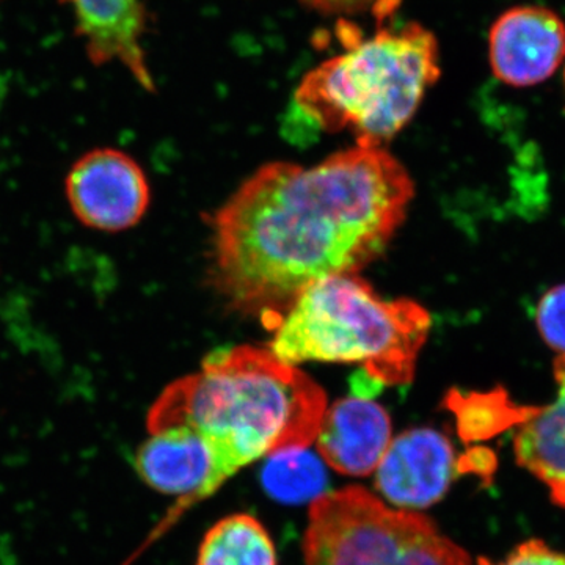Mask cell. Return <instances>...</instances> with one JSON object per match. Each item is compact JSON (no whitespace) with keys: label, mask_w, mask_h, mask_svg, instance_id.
<instances>
[{"label":"cell","mask_w":565,"mask_h":565,"mask_svg":"<svg viewBox=\"0 0 565 565\" xmlns=\"http://www.w3.org/2000/svg\"><path fill=\"white\" fill-rule=\"evenodd\" d=\"M415 184L382 147L356 145L318 166L273 162L215 212L214 281L269 323L313 282L373 263L403 225Z\"/></svg>","instance_id":"6da1fadb"},{"label":"cell","mask_w":565,"mask_h":565,"mask_svg":"<svg viewBox=\"0 0 565 565\" xmlns=\"http://www.w3.org/2000/svg\"><path fill=\"white\" fill-rule=\"evenodd\" d=\"M327 396L313 379L253 345L217 349L199 373L167 386L148 412V433L181 427L211 459L207 498L248 465L315 444Z\"/></svg>","instance_id":"7a4b0ae2"},{"label":"cell","mask_w":565,"mask_h":565,"mask_svg":"<svg viewBox=\"0 0 565 565\" xmlns=\"http://www.w3.org/2000/svg\"><path fill=\"white\" fill-rule=\"evenodd\" d=\"M345 51L303 77L294 103L326 132L349 129L356 145L382 147L414 118L440 79V46L418 22L382 29L370 39L343 33Z\"/></svg>","instance_id":"3957f363"},{"label":"cell","mask_w":565,"mask_h":565,"mask_svg":"<svg viewBox=\"0 0 565 565\" xmlns=\"http://www.w3.org/2000/svg\"><path fill=\"white\" fill-rule=\"evenodd\" d=\"M430 316L414 300H385L353 275L308 286L275 321L270 352L281 362L362 364L382 385H405L415 375Z\"/></svg>","instance_id":"277c9868"},{"label":"cell","mask_w":565,"mask_h":565,"mask_svg":"<svg viewBox=\"0 0 565 565\" xmlns=\"http://www.w3.org/2000/svg\"><path fill=\"white\" fill-rule=\"evenodd\" d=\"M302 553L305 565H473L429 516L393 508L360 486L311 501Z\"/></svg>","instance_id":"5b68a950"},{"label":"cell","mask_w":565,"mask_h":565,"mask_svg":"<svg viewBox=\"0 0 565 565\" xmlns=\"http://www.w3.org/2000/svg\"><path fill=\"white\" fill-rule=\"evenodd\" d=\"M65 195L82 225L104 233L136 226L151 200L150 184L139 163L115 148L81 156L66 174Z\"/></svg>","instance_id":"8992f818"},{"label":"cell","mask_w":565,"mask_h":565,"mask_svg":"<svg viewBox=\"0 0 565 565\" xmlns=\"http://www.w3.org/2000/svg\"><path fill=\"white\" fill-rule=\"evenodd\" d=\"M459 470L446 435L415 427L393 438L375 470V489L393 508L419 512L444 500Z\"/></svg>","instance_id":"52a82bcc"},{"label":"cell","mask_w":565,"mask_h":565,"mask_svg":"<svg viewBox=\"0 0 565 565\" xmlns=\"http://www.w3.org/2000/svg\"><path fill=\"white\" fill-rule=\"evenodd\" d=\"M489 58L494 77L511 87L542 84L565 61V22L542 6L504 11L489 33Z\"/></svg>","instance_id":"ba28073f"},{"label":"cell","mask_w":565,"mask_h":565,"mask_svg":"<svg viewBox=\"0 0 565 565\" xmlns=\"http://www.w3.org/2000/svg\"><path fill=\"white\" fill-rule=\"evenodd\" d=\"M392 441L388 412L355 394L327 407L315 444L322 462L337 473L367 478L375 473Z\"/></svg>","instance_id":"9c48e42d"},{"label":"cell","mask_w":565,"mask_h":565,"mask_svg":"<svg viewBox=\"0 0 565 565\" xmlns=\"http://www.w3.org/2000/svg\"><path fill=\"white\" fill-rule=\"evenodd\" d=\"M73 9L76 33L93 65L118 62L145 90H154L141 39L147 11L141 0H61Z\"/></svg>","instance_id":"30bf717a"},{"label":"cell","mask_w":565,"mask_h":565,"mask_svg":"<svg viewBox=\"0 0 565 565\" xmlns=\"http://www.w3.org/2000/svg\"><path fill=\"white\" fill-rule=\"evenodd\" d=\"M136 470L156 492L178 498L172 516L207 498L211 459L191 430L170 427L150 433L137 449Z\"/></svg>","instance_id":"8fae6325"},{"label":"cell","mask_w":565,"mask_h":565,"mask_svg":"<svg viewBox=\"0 0 565 565\" xmlns=\"http://www.w3.org/2000/svg\"><path fill=\"white\" fill-rule=\"evenodd\" d=\"M556 399L534 407L514 435L515 460L548 489L553 503L565 509V353L555 360Z\"/></svg>","instance_id":"7c38bea8"},{"label":"cell","mask_w":565,"mask_h":565,"mask_svg":"<svg viewBox=\"0 0 565 565\" xmlns=\"http://www.w3.org/2000/svg\"><path fill=\"white\" fill-rule=\"evenodd\" d=\"M196 565H278L277 548L256 516L233 514L204 534Z\"/></svg>","instance_id":"4fadbf2b"},{"label":"cell","mask_w":565,"mask_h":565,"mask_svg":"<svg viewBox=\"0 0 565 565\" xmlns=\"http://www.w3.org/2000/svg\"><path fill=\"white\" fill-rule=\"evenodd\" d=\"M449 408L456 414L457 427L465 441L489 440L494 435L525 423L534 412L531 405H519L509 399L504 390L492 393H451Z\"/></svg>","instance_id":"5bb4252c"},{"label":"cell","mask_w":565,"mask_h":565,"mask_svg":"<svg viewBox=\"0 0 565 565\" xmlns=\"http://www.w3.org/2000/svg\"><path fill=\"white\" fill-rule=\"evenodd\" d=\"M263 478L275 498L294 501L310 497L322 486L323 470L308 448L292 449L267 457Z\"/></svg>","instance_id":"9a60e30c"},{"label":"cell","mask_w":565,"mask_h":565,"mask_svg":"<svg viewBox=\"0 0 565 565\" xmlns=\"http://www.w3.org/2000/svg\"><path fill=\"white\" fill-rule=\"evenodd\" d=\"M539 332L553 351L565 353V285L555 286L539 302Z\"/></svg>","instance_id":"2e32d148"},{"label":"cell","mask_w":565,"mask_h":565,"mask_svg":"<svg viewBox=\"0 0 565 565\" xmlns=\"http://www.w3.org/2000/svg\"><path fill=\"white\" fill-rule=\"evenodd\" d=\"M478 565H565V553L557 552L539 539L523 542L500 563L479 557Z\"/></svg>","instance_id":"e0dca14e"},{"label":"cell","mask_w":565,"mask_h":565,"mask_svg":"<svg viewBox=\"0 0 565 565\" xmlns=\"http://www.w3.org/2000/svg\"><path fill=\"white\" fill-rule=\"evenodd\" d=\"M322 13H360L371 10L379 18L392 14L399 0H302Z\"/></svg>","instance_id":"ac0fdd59"}]
</instances>
